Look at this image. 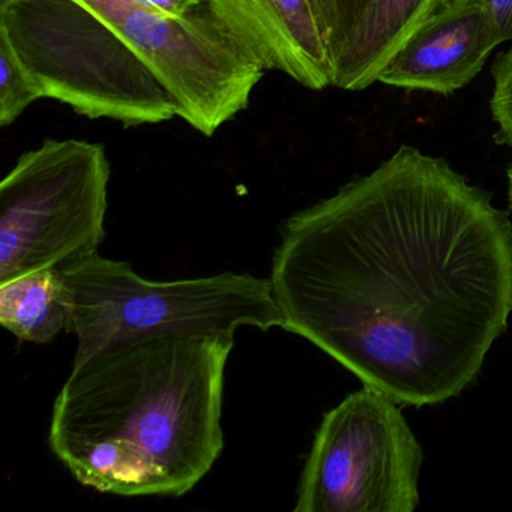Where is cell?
<instances>
[{
	"instance_id": "obj_2",
	"label": "cell",
	"mask_w": 512,
	"mask_h": 512,
	"mask_svg": "<svg viewBox=\"0 0 512 512\" xmlns=\"http://www.w3.org/2000/svg\"><path fill=\"white\" fill-rule=\"evenodd\" d=\"M229 335L118 341L73 365L53 404L49 445L85 487L181 497L224 449Z\"/></svg>"
},
{
	"instance_id": "obj_10",
	"label": "cell",
	"mask_w": 512,
	"mask_h": 512,
	"mask_svg": "<svg viewBox=\"0 0 512 512\" xmlns=\"http://www.w3.org/2000/svg\"><path fill=\"white\" fill-rule=\"evenodd\" d=\"M448 0H371L331 64V86L358 92L379 80L406 41Z\"/></svg>"
},
{
	"instance_id": "obj_3",
	"label": "cell",
	"mask_w": 512,
	"mask_h": 512,
	"mask_svg": "<svg viewBox=\"0 0 512 512\" xmlns=\"http://www.w3.org/2000/svg\"><path fill=\"white\" fill-rule=\"evenodd\" d=\"M61 272L77 337L74 364L98 350L137 337L229 335L283 326L269 278L223 272L209 277L152 281L130 263L100 253Z\"/></svg>"
},
{
	"instance_id": "obj_12",
	"label": "cell",
	"mask_w": 512,
	"mask_h": 512,
	"mask_svg": "<svg viewBox=\"0 0 512 512\" xmlns=\"http://www.w3.org/2000/svg\"><path fill=\"white\" fill-rule=\"evenodd\" d=\"M43 98L31 74L20 62L11 44L0 35V125L7 127L34 101Z\"/></svg>"
},
{
	"instance_id": "obj_7",
	"label": "cell",
	"mask_w": 512,
	"mask_h": 512,
	"mask_svg": "<svg viewBox=\"0 0 512 512\" xmlns=\"http://www.w3.org/2000/svg\"><path fill=\"white\" fill-rule=\"evenodd\" d=\"M116 32L160 77L178 116L211 137L247 109L265 71L247 55L208 0L179 17L148 0H77Z\"/></svg>"
},
{
	"instance_id": "obj_18",
	"label": "cell",
	"mask_w": 512,
	"mask_h": 512,
	"mask_svg": "<svg viewBox=\"0 0 512 512\" xmlns=\"http://www.w3.org/2000/svg\"><path fill=\"white\" fill-rule=\"evenodd\" d=\"M14 0H0V7H5V5L11 4Z\"/></svg>"
},
{
	"instance_id": "obj_6",
	"label": "cell",
	"mask_w": 512,
	"mask_h": 512,
	"mask_svg": "<svg viewBox=\"0 0 512 512\" xmlns=\"http://www.w3.org/2000/svg\"><path fill=\"white\" fill-rule=\"evenodd\" d=\"M424 452L400 404L364 386L323 415L295 512H413Z\"/></svg>"
},
{
	"instance_id": "obj_13",
	"label": "cell",
	"mask_w": 512,
	"mask_h": 512,
	"mask_svg": "<svg viewBox=\"0 0 512 512\" xmlns=\"http://www.w3.org/2000/svg\"><path fill=\"white\" fill-rule=\"evenodd\" d=\"M371 0H311L329 56L340 52Z\"/></svg>"
},
{
	"instance_id": "obj_4",
	"label": "cell",
	"mask_w": 512,
	"mask_h": 512,
	"mask_svg": "<svg viewBox=\"0 0 512 512\" xmlns=\"http://www.w3.org/2000/svg\"><path fill=\"white\" fill-rule=\"evenodd\" d=\"M7 38L43 98L125 127L178 116L160 77L113 29L77 0H14L0 7Z\"/></svg>"
},
{
	"instance_id": "obj_15",
	"label": "cell",
	"mask_w": 512,
	"mask_h": 512,
	"mask_svg": "<svg viewBox=\"0 0 512 512\" xmlns=\"http://www.w3.org/2000/svg\"><path fill=\"white\" fill-rule=\"evenodd\" d=\"M500 46L512 43V0H481Z\"/></svg>"
},
{
	"instance_id": "obj_8",
	"label": "cell",
	"mask_w": 512,
	"mask_h": 512,
	"mask_svg": "<svg viewBox=\"0 0 512 512\" xmlns=\"http://www.w3.org/2000/svg\"><path fill=\"white\" fill-rule=\"evenodd\" d=\"M499 46L481 0H448L406 41L377 82L448 97L472 83Z\"/></svg>"
},
{
	"instance_id": "obj_9",
	"label": "cell",
	"mask_w": 512,
	"mask_h": 512,
	"mask_svg": "<svg viewBox=\"0 0 512 512\" xmlns=\"http://www.w3.org/2000/svg\"><path fill=\"white\" fill-rule=\"evenodd\" d=\"M208 2L263 71H281L311 91L331 86V56L311 0Z\"/></svg>"
},
{
	"instance_id": "obj_14",
	"label": "cell",
	"mask_w": 512,
	"mask_h": 512,
	"mask_svg": "<svg viewBox=\"0 0 512 512\" xmlns=\"http://www.w3.org/2000/svg\"><path fill=\"white\" fill-rule=\"evenodd\" d=\"M491 74L494 88L490 110L496 125L493 139L497 145L512 149V47L497 56Z\"/></svg>"
},
{
	"instance_id": "obj_11",
	"label": "cell",
	"mask_w": 512,
	"mask_h": 512,
	"mask_svg": "<svg viewBox=\"0 0 512 512\" xmlns=\"http://www.w3.org/2000/svg\"><path fill=\"white\" fill-rule=\"evenodd\" d=\"M0 325L20 341L35 344L70 332V302L61 272L43 269L0 284Z\"/></svg>"
},
{
	"instance_id": "obj_16",
	"label": "cell",
	"mask_w": 512,
	"mask_h": 512,
	"mask_svg": "<svg viewBox=\"0 0 512 512\" xmlns=\"http://www.w3.org/2000/svg\"><path fill=\"white\" fill-rule=\"evenodd\" d=\"M148 2L167 16L179 17L205 4L206 0H148Z\"/></svg>"
},
{
	"instance_id": "obj_1",
	"label": "cell",
	"mask_w": 512,
	"mask_h": 512,
	"mask_svg": "<svg viewBox=\"0 0 512 512\" xmlns=\"http://www.w3.org/2000/svg\"><path fill=\"white\" fill-rule=\"evenodd\" d=\"M269 280L284 331L400 406H434L508 329L512 224L448 161L401 145L283 221Z\"/></svg>"
},
{
	"instance_id": "obj_17",
	"label": "cell",
	"mask_w": 512,
	"mask_h": 512,
	"mask_svg": "<svg viewBox=\"0 0 512 512\" xmlns=\"http://www.w3.org/2000/svg\"><path fill=\"white\" fill-rule=\"evenodd\" d=\"M506 196H508V206L512 211V163L506 169Z\"/></svg>"
},
{
	"instance_id": "obj_5",
	"label": "cell",
	"mask_w": 512,
	"mask_h": 512,
	"mask_svg": "<svg viewBox=\"0 0 512 512\" xmlns=\"http://www.w3.org/2000/svg\"><path fill=\"white\" fill-rule=\"evenodd\" d=\"M110 175L100 143L46 140L20 155L0 184V284L97 254Z\"/></svg>"
}]
</instances>
